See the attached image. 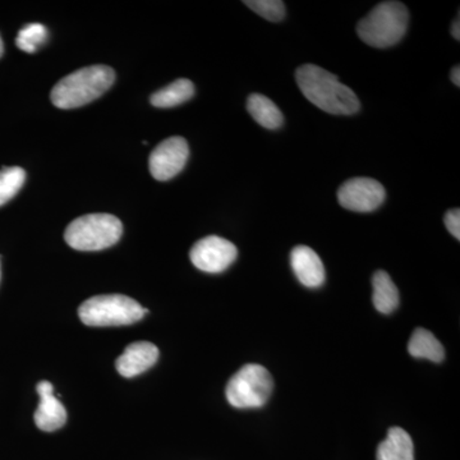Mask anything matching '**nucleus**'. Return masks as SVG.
Returning <instances> with one entry per match:
<instances>
[{
  "mask_svg": "<svg viewBox=\"0 0 460 460\" xmlns=\"http://www.w3.org/2000/svg\"><path fill=\"white\" fill-rule=\"evenodd\" d=\"M296 80L302 93L321 111L334 115H353L361 102L352 89L319 66L305 65L296 71Z\"/></svg>",
  "mask_w": 460,
  "mask_h": 460,
  "instance_id": "1",
  "label": "nucleus"
},
{
  "mask_svg": "<svg viewBox=\"0 0 460 460\" xmlns=\"http://www.w3.org/2000/svg\"><path fill=\"white\" fill-rule=\"evenodd\" d=\"M115 81L109 66H90L66 75L53 87L50 100L57 108L75 109L90 104L107 93Z\"/></svg>",
  "mask_w": 460,
  "mask_h": 460,
  "instance_id": "2",
  "label": "nucleus"
},
{
  "mask_svg": "<svg viewBox=\"0 0 460 460\" xmlns=\"http://www.w3.org/2000/svg\"><path fill=\"white\" fill-rule=\"evenodd\" d=\"M410 22V12L401 2H383L359 21L357 33L374 48L394 47L402 40Z\"/></svg>",
  "mask_w": 460,
  "mask_h": 460,
  "instance_id": "3",
  "label": "nucleus"
},
{
  "mask_svg": "<svg viewBox=\"0 0 460 460\" xmlns=\"http://www.w3.org/2000/svg\"><path fill=\"white\" fill-rule=\"evenodd\" d=\"M122 222L111 214H89L66 226L65 239L77 251H102L114 246L122 237Z\"/></svg>",
  "mask_w": 460,
  "mask_h": 460,
  "instance_id": "4",
  "label": "nucleus"
},
{
  "mask_svg": "<svg viewBox=\"0 0 460 460\" xmlns=\"http://www.w3.org/2000/svg\"><path fill=\"white\" fill-rule=\"evenodd\" d=\"M147 310L135 299L123 295H102L87 299L78 308V316L87 326L131 325L144 319Z\"/></svg>",
  "mask_w": 460,
  "mask_h": 460,
  "instance_id": "5",
  "label": "nucleus"
},
{
  "mask_svg": "<svg viewBox=\"0 0 460 460\" xmlns=\"http://www.w3.org/2000/svg\"><path fill=\"white\" fill-rule=\"evenodd\" d=\"M272 387L270 372L261 365L250 363L230 378L226 390V401L239 410L260 408L270 398Z\"/></svg>",
  "mask_w": 460,
  "mask_h": 460,
  "instance_id": "6",
  "label": "nucleus"
},
{
  "mask_svg": "<svg viewBox=\"0 0 460 460\" xmlns=\"http://www.w3.org/2000/svg\"><path fill=\"white\" fill-rule=\"evenodd\" d=\"M238 250L228 239L208 235L196 242L190 252V259L199 270L219 274L235 261Z\"/></svg>",
  "mask_w": 460,
  "mask_h": 460,
  "instance_id": "7",
  "label": "nucleus"
},
{
  "mask_svg": "<svg viewBox=\"0 0 460 460\" xmlns=\"http://www.w3.org/2000/svg\"><path fill=\"white\" fill-rule=\"evenodd\" d=\"M383 184L372 178H352L338 190L339 204L356 213H371L385 201Z\"/></svg>",
  "mask_w": 460,
  "mask_h": 460,
  "instance_id": "8",
  "label": "nucleus"
},
{
  "mask_svg": "<svg viewBox=\"0 0 460 460\" xmlns=\"http://www.w3.org/2000/svg\"><path fill=\"white\" fill-rule=\"evenodd\" d=\"M189 156V144L183 137L174 136V137L166 138L154 148L148 159L151 175L160 181L172 180L183 171Z\"/></svg>",
  "mask_w": 460,
  "mask_h": 460,
  "instance_id": "9",
  "label": "nucleus"
},
{
  "mask_svg": "<svg viewBox=\"0 0 460 460\" xmlns=\"http://www.w3.org/2000/svg\"><path fill=\"white\" fill-rule=\"evenodd\" d=\"M40 396V404L33 414L36 426L45 432H53L62 429L66 422V411L56 395L54 386L49 381H40L36 386Z\"/></svg>",
  "mask_w": 460,
  "mask_h": 460,
  "instance_id": "10",
  "label": "nucleus"
},
{
  "mask_svg": "<svg viewBox=\"0 0 460 460\" xmlns=\"http://www.w3.org/2000/svg\"><path fill=\"white\" fill-rule=\"evenodd\" d=\"M159 359V348L150 341H136L124 349L115 362V367L123 377L132 378L153 367Z\"/></svg>",
  "mask_w": 460,
  "mask_h": 460,
  "instance_id": "11",
  "label": "nucleus"
},
{
  "mask_svg": "<svg viewBox=\"0 0 460 460\" xmlns=\"http://www.w3.org/2000/svg\"><path fill=\"white\" fill-rule=\"evenodd\" d=\"M290 265L302 286L319 288L325 281V268L319 255L307 246H296L290 253Z\"/></svg>",
  "mask_w": 460,
  "mask_h": 460,
  "instance_id": "12",
  "label": "nucleus"
},
{
  "mask_svg": "<svg viewBox=\"0 0 460 460\" xmlns=\"http://www.w3.org/2000/svg\"><path fill=\"white\" fill-rule=\"evenodd\" d=\"M376 460H414L413 441L407 431L392 428L377 447Z\"/></svg>",
  "mask_w": 460,
  "mask_h": 460,
  "instance_id": "13",
  "label": "nucleus"
},
{
  "mask_svg": "<svg viewBox=\"0 0 460 460\" xmlns=\"http://www.w3.org/2000/svg\"><path fill=\"white\" fill-rule=\"evenodd\" d=\"M372 287H374L372 301L378 313L385 314L394 313L399 305V290L390 275L383 270L375 272Z\"/></svg>",
  "mask_w": 460,
  "mask_h": 460,
  "instance_id": "14",
  "label": "nucleus"
},
{
  "mask_svg": "<svg viewBox=\"0 0 460 460\" xmlns=\"http://www.w3.org/2000/svg\"><path fill=\"white\" fill-rule=\"evenodd\" d=\"M247 111L263 128L277 129L283 126L284 117L274 102L261 93H252L247 100Z\"/></svg>",
  "mask_w": 460,
  "mask_h": 460,
  "instance_id": "15",
  "label": "nucleus"
},
{
  "mask_svg": "<svg viewBox=\"0 0 460 460\" xmlns=\"http://www.w3.org/2000/svg\"><path fill=\"white\" fill-rule=\"evenodd\" d=\"M408 352L414 358L429 359L432 362H443L445 350L438 339L426 329H416L408 343Z\"/></svg>",
  "mask_w": 460,
  "mask_h": 460,
  "instance_id": "16",
  "label": "nucleus"
},
{
  "mask_svg": "<svg viewBox=\"0 0 460 460\" xmlns=\"http://www.w3.org/2000/svg\"><path fill=\"white\" fill-rule=\"evenodd\" d=\"M193 95H195V84L187 78H180L164 89L153 93L150 102L156 108H172L189 102Z\"/></svg>",
  "mask_w": 460,
  "mask_h": 460,
  "instance_id": "17",
  "label": "nucleus"
},
{
  "mask_svg": "<svg viewBox=\"0 0 460 460\" xmlns=\"http://www.w3.org/2000/svg\"><path fill=\"white\" fill-rule=\"evenodd\" d=\"M26 181V172L20 166L0 169V206L7 204L20 192Z\"/></svg>",
  "mask_w": 460,
  "mask_h": 460,
  "instance_id": "18",
  "label": "nucleus"
},
{
  "mask_svg": "<svg viewBox=\"0 0 460 460\" xmlns=\"http://www.w3.org/2000/svg\"><path fill=\"white\" fill-rule=\"evenodd\" d=\"M48 30L40 23H31L27 25L18 32L16 44L18 49L26 51V53H35L39 48L47 41Z\"/></svg>",
  "mask_w": 460,
  "mask_h": 460,
  "instance_id": "19",
  "label": "nucleus"
},
{
  "mask_svg": "<svg viewBox=\"0 0 460 460\" xmlns=\"http://www.w3.org/2000/svg\"><path fill=\"white\" fill-rule=\"evenodd\" d=\"M243 3L259 16L271 22H279L286 17V5L280 0H246Z\"/></svg>",
  "mask_w": 460,
  "mask_h": 460,
  "instance_id": "20",
  "label": "nucleus"
},
{
  "mask_svg": "<svg viewBox=\"0 0 460 460\" xmlns=\"http://www.w3.org/2000/svg\"><path fill=\"white\" fill-rule=\"evenodd\" d=\"M445 226L452 235L456 239H460V211L459 208H452L447 211L444 217Z\"/></svg>",
  "mask_w": 460,
  "mask_h": 460,
  "instance_id": "21",
  "label": "nucleus"
},
{
  "mask_svg": "<svg viewBox=\"0 0 460 460\" xmlns=\"http://www.w3.org/2000/svg\"><path fill=\"white\" fill-rule=\"evenodd\" d=\"M452 35L453 38L456 39V40H460V23H459V17H456V20L454 21L453 26H452Z\"/></svg>",
  "mask_w": 460,
  "mask_h": 460,
  "instance_id": "22",
  "label": "nucleus"
},
{
  "mask_svg": "<svg viewBox=\"0 0 460 460\" xmlns=\"http://www.w3.org/2000/svg\"><path fill=\"white\" fill-rule=\"evenodd\" d=\"M452 81L456 86H460V68L459 66H454L452 69Z\"/></svg>",
  "mask_w": 460,
  "mask_h": 460,
  "instance_id": "23",
  "label": "nucleus"
},
{
  "mask_svg": "<svg viewBox=\"0 0 460 460\" xmlns=\"http://www.w3.org/2000/svg\"><path fill=\"white\" fill-rule=\"evenodd\" d=\"M3 51H4V45H3L2 38H0V57L3 56Z\"/></svg>",
  "mask_w": 460,
  "mask_h": 460,
  "instance_id": "24",
  "label": "nucleus"
}]
</instances>
